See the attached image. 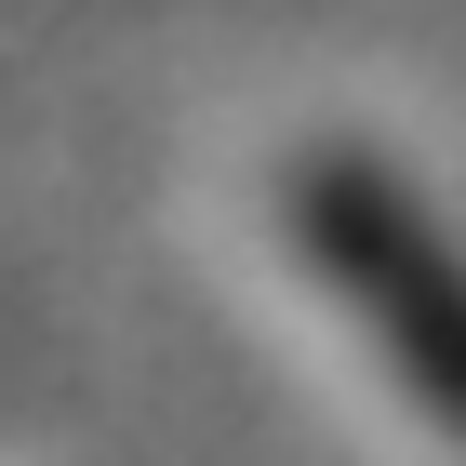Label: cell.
Masks as SVG:
<instances>
[{
  "instance_id": "obj_1",
  "label": "cell",
  "mask_w": 466,
  "mask_h": 466,
  "mask_svg": "<svg viewBox=\"0 0 466 466\" xmlns=\"http://www.w3.org/2000/svg\"><path fill=\"white\" fill-rule=\"evenodd\" d=\"M293 214H307L320 280L347 293L360 320H373V347L400 360V387H413L440 427L466 440V253L440 240V227L413 214L373 160H347V147H307Z\"/></svg>"
}]
</instances>
